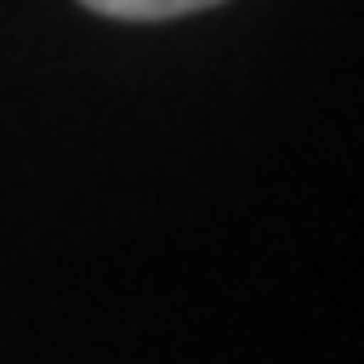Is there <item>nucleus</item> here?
Instances as JSON below:
<instances>
[{
    "label": "nucleus",
    "mask_w": 364,
    "mask_h": 364,
    "mask_svg": "<svg viewBox=\"0 0 364 364\" xmlns=\"http://www.w3.org/2000/svg\"><path fill=\"white\" fill-rule=\"evenodd\" d=\"M81 6L112 21H177L193 11H213L223 0H81Z\"/></svg>",
    "instance_id": "1"
}]
</instances>
